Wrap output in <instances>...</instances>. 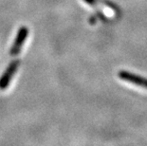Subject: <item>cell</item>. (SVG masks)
<instances>
[{"label":"cell","instance_id":"1","mask_svg":"<svg viewBox=\"0 0 147 146\" xmlns=\"http://www.w3.org/2000/svg\"><path fill=\"white\" fill-rule=\"evenodd\" d=\"M86 4L91 6L96 11H98V13L101 15L102 18L108 17H114L118 13V10L112 3H109L108 1H105V0H84Z\"/></svg>","mask_w":147,"mask_h":146},{"label":"cell","instance_id":"2","mask_svg":"<svg viewBox=\"0 0 147 146\" xmlns=\"http://www.w3.org/2000/svg\"><path fill=\"white\" fill-rule=\"evenodd\" d=\"M19 66H20L19 60H14L11 62L8 67L6 68L5 72L0 77V90H5L8 88L11 79L13 78L15 73L17 72V69Z\"/></svg>","mask_w":147,"mask_h":146},{"label":"cell","instance_id":"3","mask_svg":"<svg viewBox=\"0 0 147 146\" xmlns=\"http://www.w3.org/2000/svg\"><path fill=\"white\" fill-rule=\"evenodd\" d=\"M28 35H29V30H28L27 27H21L18 30L16 38H15V41L12 44L10 50V54L11 56H16V55L20 53L22 46H23L25 41H26Z\"/></svg>","mask_w":147,"mask_h":146},{"label":"cell","instance_id":"4","mask_svg":"<svg viewBox=\"0 0 147 146\" xmlns=\"http://www.w3.org/2000/svg\"><path fill=\"white\" fill-rule=\"evenodd\" d=\"M119 78L123 81H125L130 83H134L136 85L142 86V87H144L147 89V79L143 78V77H140L137 74H133L130 72H127V71H120L118 73Z\"/></svg>","mask_w":147,"mask_h":146}]
</instances>
